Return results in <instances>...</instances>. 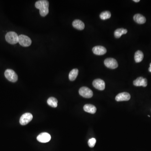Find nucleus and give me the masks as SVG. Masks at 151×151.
Masks as SVG:
<instances>
[{"mask_svg":"<svg viewBox=\"0 0 151 151\" xmlns=\"http://www.w3.org/2000/svg\"><path fill=\"white\" fill-rule=\"evenodd\" d=\"M5 40L10 44H16L18 43L19 36L14 32H8L5 36Z\"/></svg>","mask_w":151,"mask_h":151,"instance_id":"f257e3e1","label":"nucleus"},{"mask_svg":"<svg viewBox=\"0 0 151 151\" xmlns=\"http://www.w3.org/2000/svg\"><path fill=\"white\" fill-rule=\"evenodd\" d=\"M5 78L12 82H15L18 80V76L13 70L8 69L6 70L4 73Z\"/></svg>","mask_w":151,"mask_h":151,"instance_id":"f03ea898","label":"nucleus"},{"mask_svg":"<svg viewBox=\"0 0 151 151\" xmlns=\"http://www.w3.org/2000/svg\"><path fill=\"white\" fill-rule=\"evenodd\" d=\"M18 43L23 47H28L32 44V40L29 37L21 34L19 36Z\"/></svg>","mask_w":151,"mask_h":151,"instance_id":"7ed1b4c3","label":"nucleus"},{"mask_svg":"<svg viewBox=\"0 0 151 151\" xmlns=\"http://www.w3.org/2000/svg\"><path fill=\"white\" fill-rule=\"evenodd\" d=\"M79 93L84 98H90L93 96V92L90 89L85 87H82L79 89Z\"/></svg>","mask_w":151,"mask_h":151,"instance_id":"20e7f679","label":"nucleus"},{"mask_svg":"<svg viewBox=\"0 0 151 151\" xmlns=\"http://www.w3.org/2000/svg\"><path fill=\"white\" fill-rule=\"evenodd\" d=\"M33 118V116L30 113H27L24 114L21 117L19 122L22 125H25L30 122Z\"/></svg>","mask_w":151,"mask_h":151,"instance_id":"39448f33","label":"nucleus"},{"mask_svg":"<svg viewBox=\"0 0 151 151\" xmlns=\"http://www.w3.org/2000/svg\"><path fill=\"white\" fill-rule=\"evenodd\" d=\"M104 64L107 67L110 69H115L118 67L117 61L113 58H108L104 61Z\"/></svg>","mask_w":151,"mask_h":151,"instance_id":"423d86ee","label":"nucleus"},{"mask_svg":"<svg viewBox=\"0 0 151 151\" xmlns=\"http://www.w3.org/2000/svg\"><path fill=\"white\" fill-rule=\"evenodd\" d=\"M37 139L40 142L47 143L50 140L51 136L48 133L44 132L39 134L37 136Z\"/></svg>","mask_w":151,"mask_h":151,"instance_id":"0eeeda50","label":"nucleus"},{"mask_svg":"<svg viewBox=\"0 0 151 151\" xmlns=\"http://www.w3.org/2000/svg\"><path fill=\"white\" fill-rule=\"evenodd\" d=\"M93 85L98 90H103L105 89V82L102 79H95L93 82Z\"/></svg>","mask_w":151,"mask_h":151,"instance_id":"6e6552de","label":"nucleus"},{"mask_svg":"<svg viewBox=\"0 0 151 151\" xmlns=\"http://www.w3.org/2000/svg\"><path fill=\"white\" fill-rule=\"evenodd\" d=\"M133 84L134 86L136 87L142 86L146 87L147 85V80L146 78H144L143 77H139L134 81Z\"/></svg>","mask_w":151,"mask_h":151,"instance_id":"1a4fd4ad","label":"nucleus"},{"mask_svg":"<svg viewBox=\"0 0 151 151\" xmlns=\"http://www.w3.org/2000/svg\"><path fill=\"white\" fill-rule=\"evenodd\" d=\"M92 51L95 55L101 56L106 53L107 50L103 46H96L92 48Z\"/></svg>","mask_w":151,"mask_h":151,"instance_id":"9d476101","label":"nucleus"},{"mask_svg":"<svg viewBox=\"0 0 151 151\" xmlns=\"http://www.w3.org/2000/svg\"><path fill=\"white\" fill-rule=\"evenodd\" d=\"M35 6L37 9L40 10L45 8H49V3L47 0H40L35 3Z\"/></svg>","mask_w":151,"mask_h":151,"instance_id":"9b49d317","label":"nucleus"},{"mask_svg":"<svg viewBox=\"0 0 151 151\" xmlns=\"http://www.w3.org/2000/svg\"><path fill=\"white\" fill-rule=\"evenodd\" d=\"M131 98L130 94L127 92H122L118 94L116 97V100L117 101H128Z\"/></svg>","mask_w":151,"mask_h":151,"instance_id":"f8f14e48","label":"nucleus"},{"mask_svg":"<svg viewBox=\"0 0 151 151\" xmlns=\"http://www.w3.org/2000/svg\"><path fill=\"white\" fill-rule=\"evenodd\" d=\"M72 25L74 28L82 30L84 29L85 27V25L83 22L79 19H76L73 22Z\"/></svg>","mask_w":151,"mask_h":151,"instance_id":"ddd939ff","label":"nucleus"},{"mask_svg":"<svg viewBox=\"0 0 151 151\" xmlns=\"http://www.w3.org/2000/svg\"><path fill=\"white\" fill-rule=\"evenodd\" d=\"M135 22L139 24H143L146 22V19L144 16L140 14H136L134 16Z\"/></svg>","mask_w":151,"mask_h":151,"instance_id":"4468645a","label":"nucleus"},{"mask_svg":"<svg viewBox=\"0 0 151 151\" xmlns=\"http://www.w3.org/2000/svg\"><path fill=\"white\" fill-rule=\"evenodd\" d=\"M85 111L90 113L94 114L96 112V107L94 105L91 104H87L84 106Z\"/></svg>","mask_w":151,"mask_h":151,"instance_id":"2eb2a0df","label":"nucleus"},{"mask_svg":"<svg viewBox=\"0 0 151 151\" xmlns=\"http://www.w3.org/2000/svg\"><path fill=\"white\" fill-rule=\"evenodd\" d=\"M144 58V54L140 50H138L135 53L134 59L136 63H140Z\"/></svg>","mask_w":151,"mask_h":151,"instance_id":"dca6fc26","label":"nucleus"},{"mask_svg":"<svg viewBox=\"0 0 151 151\" xmlns=\"http://www.w3.org/2000/svg\"><path fill=\"white\" fill-rule=\"evenodd\" d=\"M128 31L126 29L123 28L118 29L116 30L114 32V35L116 38H119L123 34H125Z\"/></svg>","mask_w":151,"mask_h":151,"instance_id":"f3484780","label":"nucleus"},{"mask_svg":"<svg viewBox=\"0 0 151 151\" xmlns=\"http://www.w3.org/2000/svg\"><path fill=\"white\" fill-rule=\"evenodd\" d=\"M78 69H73L70 71L69 74V79L70 80L73 81L76 79L78 75Z\"/></svg>","mask_w":151,"mask_h":151,"instance_id":"a211bd4d","label":"nucleus"},{"mask_svg":"<svg viewBox=\"0 0 151 151\" xmlns=\"http://www.w3.org/2000/svg\"><path fill=\"white\" fill-rule=\"evenodd\" d=\"M47 103L48 105L52 107H56L58 105V100L56 98L50 97L47 100Z\"/></svg>","mask_w":151,"mask_h":151,"instance_id":"6ab92c4d","label":"nucleus"},{"mask_svg":"<svg viewBox=\"0 0 151 151\" xmlns=\"http://www.w3.org/2000/svg\"><path fill=\"white\" fill-rule=\"evenodd\" d=\"M111 14L109 11H105L101 13L100 14V18L102 20L108 19L110 18Z\"/></svg>","mask_w":151,"mask_h":151,"instance_id":"aec40b11","label":"nucleus"},{"mask_svg":"<svg viewBox=\"0 0 151 151\" xmlns=\"http://www.w3.org/2000/svg\"><path fill=\"white\" fill-rule=\"evenodd\" d=\"M96 142V140L95 138H92L89 140L88 141V145L90 147H93Z\"/></svg>","mask_w":151,"mask_h":151,"instance_id":"412c9836","label":"nucleus"},{"mask_svg":"<svg viewBox=\"0 0 151 151\" xmlns=\"http://www.w3.org/2000/svg\"><path fill=\"white\" fill-rule=\"evenodd\" d=\"M149 71H150V72H151V63H150V67L149 68Z\"/></svg>","mask_w":151,"mask_h":151,"instance_id":"4be33fe9","label":"nucleus"},{"mask_svg":"<svg viewBox=\"0 0 151 151\" xmlns=\"http://www.w3.org/2000/svg\"><path fill=\"white\" fill-rule=\"evenodd\" d=\"M133 1H134L135 2L137 3L139 2V1H140V0H134Z\"/></svg>","mask_w":151,"mask_h":151,"instance_id":"5701e85b","label":"nucleus"}]
</instances>
